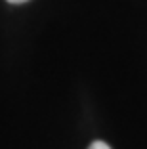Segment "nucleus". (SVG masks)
<instances>
[{
    "label": "nucleus",
    "mask_w": 147,
    "mask_h": 149,
    "mask_svg": "<svg viewBox=\"0 0 147 149\" xmlns=\"http://www.w3.org/2000/svg\"><path fill=\"white\" fill-rule=\"evenodd\" d=\"M88 149H111V147H109L105 141H94V143H92Z\"/></svg>",
    "instance_id": "f257e3e1"
},
{
    "label": "nucleus",
    "mask_w": 147,
    "mask_h": 149,
    "mask_svg": "<svg viewBox=\"0 0 147 149\" xmlns=\"http://www.w3.org/2000/svg\"><path fill=\"white\" fill-rule=\"evenodd\" d=\"M8 2H12V4H23V2H29V0H8Z\"/></svg>",
    "instance_id": "f03ea898"
}]
</instances>
